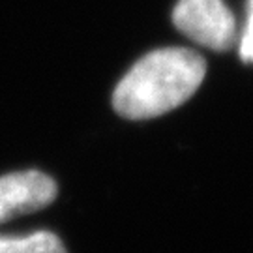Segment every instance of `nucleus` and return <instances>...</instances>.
Segmentation results:
<instances>
[{
	"mask_svg": "<svg viewBox=\"0 0 253 253\" xmlns=\"http://www.w3.org/2000/svg\"><path fill=\"white\" fill-rule=\"evenodd\" d=\"M172 23L199 45L227 51L235 45L236 21L223 0H178Z\"/></svg>",
	"mask_w": 253,
	"mask_h": 253,
	"instance_id": "obj_2",
	"label": "nucleus"
},
{
	"mask_svg": "<svg viewBox=\"0 0 253 253\" xmlns=\"http://www.w3.org/2000/svg\"><path fill=\"white\" fill-rule=\"evenodd\" d=\"M207 62L184 47H165L143 56L124 75L113 94V105L127 120L165 115L190 100L201 86Z\"/></svg>",
	"mask_w": 253,
	"mask_h": 253,
	"instance_id": "obj_1",
	"label": "nucleus"
},
{
	"mask_svg": "<svg viewBox=\"0 0 253 253\" xmlns=\"http://www.w3.org/2000/svg\"><path fill=\"white\" fill-rule=\"evenodd\" d=\"M240 58L244 62L253 64V0H250V13H248V27L240 40Z\"/></svg>",
	"mask_w": 253,
	"mask_h": 253,
	"instance_id": "obj_5",
	"label": "nucleus"
},
{
	"mask_svg": "<svg viewBox=\"0 0 253 253\" xmlns=\"http://www.w3.org/2000/svg\"><path fill=\"white\" fill-rule=\"evenodd\" d=\"M56 197V184L40 171L11 172L0 176V223L32 214Z\"/></svg>",
	"mask_w": 253,
	"mask_h": 253,
	"instance_id": "obj_3",
	"label": "nucleus"
},
{
	"mask_svg": "<svg viewBox=\"0 0 253 253\" xmlns=\"http://www.w3.org/2000/svg\"><path fill=\"white\" fill-rule=\"evenodd\" d=\"M0 253H68L60 238L49 231L27 236H0Z\"/></svg>",
	"mask_w": 253,
	"mask_h": 253,
	"instance_id": "obj_4",
	"label": "nucleus"
}]
</instances>
